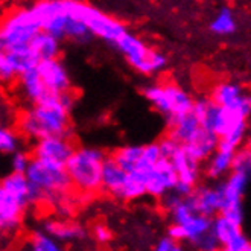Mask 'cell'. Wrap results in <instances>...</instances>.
Wrapping results in <instances>:
<instances>
[{"label": "cell", "mask_w": 251, "mask_h": 251, "mask_svg": "<svg viewBox=\"0 0 251 251\" xmlns=\"http://www.w3.org/2000/svg\"><path fill=\"white\" fill-rule=\"evenodd\" d=\"M17 84L20 85L22 93L25 95V98L29 100L31 105L38 104V102L44 100L49 95H52V92H49V88L44 84L37 67L27 69L26 72H23L17 79Z\"/></svg>", "instance_id": "obj_17"}, {"label": "cell", "mask_w": 251, "mask_h": 251, "mask_svg": "<svg viewBox=\"0 0 251 251\" xmlns=\"http://www.w3.org/2000/svg\"><path fill=\"white\" fill-rule=\"evenodd\" d=\"M143 96L154 105V108L165 116L166 125L172 124L183 114L194 110L195 99L178 85L165 82L152 84L143 88Z\"/></svg>", "instance_id": "obj_5"}, {"label": "cell", "mask_w": 251, "mask_h": 251, "mask_svg": "<svg viewBox=\"0 0 251 251\" xmlns=\"http://www.w3.org/2000/svg\"><path fill=\"white\" fill-rule=\"evenodd\" d=\"M107 155L99 148L78 146L66 163L73 189L85 195L102 192V166Z\"/></svg>", "instance_id": "obj_3"}, {"label": "cell", "mask_w": 251, "mask_h": 251, "mask_svg": "<svg viewBox=\"0 0 251 251\" xmlns=\"http://www.w3.org/2000/svg\"><path fill=\"white\" fill-rule=\"evenodd\" d=\"M76 148L78 146L72 140V136H49L35 142L31 154L37 158L66 165Z\"/></svg>", "instance_id": "obj_11"}, {"label": "cell", "mask_w": 251, "mask_h": 251, "mask_svg": "<svg viewBox=\"0 0 251 251\" xmlns=\"http://www.w3.org/2000/svg\"><path fill=\"white\" fill-rule=\"evenodd\" d=\"M29 180L26 174L9 172L0 183V230L3 234L16 233L31 205Z\"/></svg>", "instance_id": "obj_2"}, {"label": "cell", "mask_w": 251, "mask_h": 251, "mask_svg": "<svg viewBox=\"0 0 251 251\" xmlns=\"http://www.w3.org/2000/svg\"><path fill=\"white\" fill-rule=\"evenodd\" d=\"M64 2L69 12L75 14L76 17L85 22L93 37L110 43L111 46H116L122 35L128 32L126 26L121 20L108 16L92 5L79 2V0H64Z\"/></svg>", "instance_id": "obj_7"}, {"label": "cell", "mask_w": 251, "mask_h": 251, "mask_svg": "<svg viewBox=\"0 0 251 251\" xmlns=\"http://www.w3.org/2000/svg\"><path fill=\"white\" fill-rule=\"evenodd\" d=\"M66 3V2H64ZM67 9V8H66ZM93 38V34L85 25L84 20L76 17L75 14L67 11V25H66V40L78 44H85Z\"/></svg>", "instance_id": "obj_27"}, {"label": "cell", "mask_w": 251, "mask_h": 251, "mask_svg": "<svg viewBox=\"0 0 251 251\" xmlns=\"http://www.w3.org/2000/svg\"><path fill=\"white\" fill-rule=\"evenodd\" d=\"M40 75L49 88V92L61 95L66 92H72V81L66 66L61 63L60 58H50V60H41L37 64Z\"/></svg>", "instance_id": "obj_16"}, {"label": "cell", "mask_w": 251, "mask_h": 251, "mask_svg": "<svg viewBox=\"0 0 251 251\" xmlns=\"http://www.w3.org/2000/svg\"><path fill=\"white\" fill-rule=\"evenodd\" d=\"M145 178L148 195L160 200L178 183V172H176L171 160L161 157L155 163V166L146 174Z\"/></svg>", "instance_id": "obj_12"}, {"label": "cell", "mask_w": 251, "mask_h": 251, "mask_svg": "<svg viewBox=\"0 0 251 251\" xmlns=\"http://www.w3.org/2000/svg\"><path fill=\"white\" fill-rule=\"evenodd\" d=\"M70 111L63 104L61 95L52 93L20 113L17 129L23 137L34 142L49 136H72Z\"/></svg>", "instance_id": "obj_1"}, {"label": "cell", "mask_w": 251, "mask_h": 251, "mask_svg": "<svg viewBox=\"0 0 251 251\" xmlns=\"http://www.w3.org/2000/svg\"><path fill=\"white\" fill-rule=\"evenodd\" d=\"M44 231L52 234L55 239L61 242H72V241H79L85 236L84 228L73 223V221H66V219H52L44 223L43 226Z\"/></svg>", "instance_id": "obj_22"}, {"label": "cell", "mask_w": 251, "mask_h": 251, "mask_svg": "<svg viewBox=\"0 0 251 251\" xmlns=\"http://www.w3.org/2000/svg\"><path fill=\"white\" fill-rule=\"evenodd\" d=\"M92 234H93L95 241L99 242V244H107V242L111 239V231H110L105 226H102V224L95 226Z\"/></svg>", "instance_id": "obj_38"}, {"label": "cell", "mask_w": 251, "mask_h": 251, "mask_svg": "<svg viewBox=\"0 0 251 251\" xmlns=\"http://www.w3.org/2000/svg\"><path fill=\"white\" fill-rule=\"evenodd\" d=\"M143 146L145 145H126L122 148H117L116 151L111 152V155L126 172H132L140 161V157L143 154Z\"/></svg>", "instance_id": "obj_28"}, {"label": "cell", "mask_w": 251, "mask_h": 251, "mask_svg": "<svg viewBox=\"0 0 251 251\" xmlns=\"http://www.w3.org/2000/svg\"><path fill=\"white\" fill-rule=\"evenodd\" d=\"M212 230L219 241L221 250L226 251H248L250 250V239L242 231V226L233 223L223 215L213 218Z\"/></svg>", "instance_id": "obj_13"}, {"label": "cell", "mask_w": 251, "mask_h": 251, "mask_svg": "<svg viewBox=\"0 0 251 251\" xmlns=\"http://www.w3.org/2000/svg\"><path fill=\"white\" fill-rule=\"evenodd\" d=\"M38 63V56L35 55L31 46L20 50H0V79H2L3 84L17 82L23 72L37 67Z\"/></svg>", "instance_id": "obj_10"}, {"label": "cell", "mask_w": 251, "mask_h": 251, "mask_svg": "<svg viewBox=\"0 0 251 251\" xmlns=\"http://www.w3.org/2000/svg\"><path fill=\"white\" fill-rule=\"evenodd\" d=\"M250 183V176L239 171H231L226 181L221 183L224 192V207L219 215L226 216L233 223L242 226L244 223V205L242 198Z\"/></svg>", "instance_id": "obj_9"}, {"label": "cell", "mask_w": 251, "mask_h": 251, "mask_svg": "<svg viewBox=\"0 0 251 251\" xmlns=\"http://www.w3.org/2000/svg\"><path fill=\"white\" fill-rule=\"evenodd\" d=\"M114 48L126 58L132 69L146 76L163 70L168 63V58L163 53L148 48L139 37L131 32L124 34Z\"/></svg>", "instance_id": "obj_8"}, {"label": "cell", "mask_w": 251, "mask_h": 251, "mask_svg": "<svg viewBox=\"0 0 251 251\" xmlns=\"http://www.w3.org/2000/svg\"><path fill=\"white\" fill-rule=\"evenodd\" d=\"M22 134L19 129H12V128H6L3 126L0 129V152L2 154H14L20 151L22 148Z\"/></svg>", "instance_id": "obj_31"}, {"label": "cell", "mask_w": 251, "mask_h": 251, "mask_svg": "<svg viewBox=\"0 0 251 251\" xmlns=\"http://www.w3.org/2000/svg\"><path fill=\"white\" fill-rule=\"evenodd\" d=\"M31 48L38 56V60H50L60 58L61 53V40H58L46 31H40L31 41Z\"/></svg>", "instance_id": "obj_23"}, {"label": "cell", "mask_w": 251, "mask_h": 251, "mask_svg": "<svg viewBox=\"0 0 251 251\" xmlns=\"http://www.w3.org/2000/svg\"><path fill=\"white\" fill-rule=\"evenodd\" d=\"M219 140H221V137L216 134L215 131L202 126L198 131V134L189 143L184 145V148L192 157H195L198 161L204 163V161H207L210 158V155L218 150Z\"/></svg>", "instance_id": "obj_18"}, {"label": "cell", "mask_w": 251, "mask_h": 251, "mask_svg": "<svg viewBox=\"0 0 251 251\" xmlns=\"http://www.w3.org/2000/svg\"><path fill=\"white\" fill-rule=\"evenodd\" d=\"M233 171L244 172L251 180V148L242 145L238 151L234 152L233 160Z\"/></svg>", "instance_id": "obj_33"}, {"label": "cell", "mask_w": 251, "mask_h": 251, "mask_svg": "<svg viewBox=\"0 0 251 251\" xmlns=\"http://www.w3.org/2000/svg\"><path fill=\"white\" fill-rule=\"evenodd\" d=\"M145 195H148L145 175L137 171H132V172H128L126 180L124 183L122 189L119 190V194H117L116 200L128 202V201L139 200Z\"/></svg>", "instance_id": "obj_25"}, {"label": "cell", "mask_w": 251, "mask_h": 251, "mask_svg": "<svg viewBox=\"0 0 251 251\" xmlns=\"http://www.w3.org/2000/svg\"><path fill=\"white\" fill-rule=\"evenodd\" d=\"M171 161L175 166L176 172H178L180 181L189 183L192 186H198L200 175H201V161H198L195 157H192L187 152L184 145L174 154Z\"/></svg>", "instance_id": "obj_19"}, {"label": "cell", "mask_w": 251, "mask_h": 251, "mask_svg": "<svg viewBox=\"0 0 251 251\" xmlns=\"http://www.w3.org/2000/svg\"><path fill=\"white\" fill-rule=\"evenodd\" d=\"M245 146H248V148H251V134L250 136H247V139H245V143H244Z\"/></svg>", "instance_id": "obj_40"}, {"label": "cell", "mask_w": 251, "mask_h": 251, "mask_svg": "<svg viewBox=\"0 0 251 251\" xmlns=\"http://www.w3.org/2000/svg\"><path fill=\"white\" fill-rule=\"evenodd\" d=\"M181 248H183L181 247V242L174 239L172 236H169V234L163 236V238H161L155 244V247H154L155 251H180Z\"/></svg>", "instance_id": "obj_37"}, {"label": "cell", "mask_w": 251, "mask_h": 251, "mask_svg": "<svg viewBox=\"0 0 251 251\" xmlns=\"http://www.w3.org/2000/svg\"><path fill=\"white\" fill-rule=\"evenodd\" d=\"M43 31L32 8H16L6 12L0 29V50H20L31 46L32 38Z\"/></svg>", "instance_id": "obj_4"}, {"label": "cell", "mask_w": 251, "mask_h": 251, "mask_svg": "<svg viewBox=\"0 0 251 251\" xmlns=\"http://www.w3.org/2000/svg\"><path fill=\"white\" fill-rule=\"evenodd\" d=\"M212 226H213V218L197 213L184 224L172 223L168 228V234L172 236L174 239L180 241L181 244L189 242L190 245L195 247L204 234L212 231Z\"/></svg>", "instance_id": "obj_15"}, {"label": "cell", "mask_w": 251, "mask_h": 251, "mask_svg": "<svg viewBox=\"0 0 251 251\" xmlns=\"http://www.w3.org/2000/svg\"><path fill=\"white\" fill-rule=\"evenodd\" d=\"M126 175L128 172L117 163L111 154H108L102 166V192L116 198L126 180Z\"/></svg>", "instance_id": "obj_20"}, {"label": "cell", "mask_w": 251, "mask_h": 251, "mask_svg": "<svg viewBox=\"0 0 251 251\" xmlns=\"http://www.w3.org/2000/svg\"><path fill=\"white\" fill-rule=\"evenodd\" d=\"M26 176L29 181L43 192L46 200L64 197L66 194H69V190L73 189L66 165L55 163V161L44 158L32 157L31 165L26 171Z\"/></svg>", "instance_id": "obj_6"}, {"label": "cell", "mask_w": 251, "mask_h": 251, "mask_svg": "<svg viewBox=\"0 0 251 251\" xmlns=\"http://www.w3.org/2000/svg\"><path fill=\"white\" fill-rule=\"evenodd\" d=\"M32 161V154H27L25 151H17L11 154V160H9V168L11 172H20V174H26L29 165Z\"/></svg>", "instance_id": "obj_35"}, {"label": "cell", "mask_w": 251, "mask_h": 251, "mask_svg": "<svg viewBox=\"0 0 251 251\" xmlns=\"http://www.w3.org/2000/svg\"><path fill=\"white\" fill-rule=\"evenodd\" d=\"M201 128L202 125L200 119L194 113V110H192L168 125V134L172 136L175 140H178L181 145H186L198 134Z\"/></svg>", "instance_id": "obj_21"}, {"label": "cell", "mask_w": 251, "mask_h": 251, "mask_svg": "<svg viewBox=\"0 0 251 251\" xmlns=\"http://www.w3.org/2000/svg\"><path fill=\"white\" fill-rule=\"evenodd\" d=\"M248 251H251V245H250V250H248Z\"/></svg>", "instance_id": "obj_41"}, {"label": "cell", "mask_w": 251, "mask_h": 251, "mask_svg": "<svg viewBox=\"0 0 251 251\" xmlns=\"http://www.w3.org/2000/svg\"><path fill=\"white\" fill-rule=\"evenodd\" d=\"M195 187L197 186H192V184H189V183H184V181H180L178 180V183L175 184V187H174V190L176 192V194H180L181 197H189L192 192L195 190Z\"/></svg>", "instance_id": "obj_39"}, {"label": "cell", "mask_w": 251, "mask_h": 251, "mask_svg": "<svg viewBox=\"0 0 251 251\" xmlns=\"http://www.w3.org/2000/svg\"><path fill=\"white\" fill-rule=\"evenodd\" d=\"M233 160H234V152L218 148L210 155V158L205 161L207 163L205 165V175L212 180L227 175L228 172L233 171Z\"/></svg>", "instance_id": "obj_24"}, {"label": "cell", "mask_w": 251, "mask_h": 251, "mask_svg": "<svg viewBox=\"0 0 251 251\" xmlns=\"http://www.w3.org/2000/svg\"><path fill=\"white\" fill-rule=\"evenodd\" d=\"M212 32L216 35H231L238 29V23H236L234 14L230 8L224 6L218 11L215 19L210 23Z\"/></svg>", "instance_id": "obj_29"}, {"label": "cell", "mask_w": 251, "mask_h": 251, "mask_svg": "<svg viewBox=\"0 0 251 251\" xmlns=\"http://www.w3.org/2000/svg\"><path fill=\"white\" fill-rule=\"evenodd\" d=\"M190 205L198 213L215 218L224 207V192L223 186H197L189 197H186Z\"/></svg>", "instance_id": "obj_14"}, {"label": "cell", "mask_w": 251, "mask_h": 251, "mask_svg": "<svg viewBox=\"0 0 251 251\" xmlns=\"http://www.w3.org/2000/svg\"><path fill=\"white\" fill-rule=\"evenodd\" d=\"M161 157H163V155H161L158 142H152V143L145 145L143 146V154H142L140 161L137 163V168L134 171H137V172H140V174H143L146 176V174L155 166V163Z\"/></svg>", "instance_id": "obj_30"}, {"label": "cell", "mask_w": 251, "mask_h": 251, "mask_svg": "<svg viewBox=\"0 0 251 251\" xmlns=\"http://www.w3.org/2000/svg\"><path fill=\"white\" fill-rule=\"evenodd\" d=\"M244 93V88L236 82H219L213 87L210 98L221 107H231Z\"/></svg>", "instance_id": "obj_26"}, {"label": "cell", "mask_w": 251, "mask_h": 251, "mask_svg": "<svg viewBox=\"0 0 251 251\" xmlns=\"http://www.w3.org/2000/svg\"><path fill=\"white\" fill-rule=\"evenodd\" d=\"M29 245L34 251H60L61 245L58 244L52 234L48 231H34L29 239Z\"/></svg>", "instance_id": "obj_32"}, {"label": "cell", "mask_w": 251, "mask_h": 251, "mask_svg": "<svg viewBox=\"0 0 251 251\" xmlns=\"http://www.w3.org/2000/svg\"><path fill=\"white\" fill-rule=\"evenodd\" d=\"M158 145H160V151H161V155H163L165 158L171 160L174 157V154L180 150V148L183 146L178 140H175L172 136L166 134L165 137H161L158 140Z\"/></svg>", "instance_id": "obj_36"}, {"label": "cell", "mask_w": 251, "mask_h": 251, "mask_svg": "<svg viewBox=\"0 0 251 251\" xmlns=\"http://www.w3.org/2000/svg\"><path fill=\"white\" fill-rule=\"evenodd\" d=\"M197 213L198 212L194 207H192L190 202L187 201V198H183V201L178 205H176V207L169 215H171L172 223H175V224H184V223H187V221L194 215H197Z\"/></svg>", "instance_id": "obj_34"}]
</instances>
